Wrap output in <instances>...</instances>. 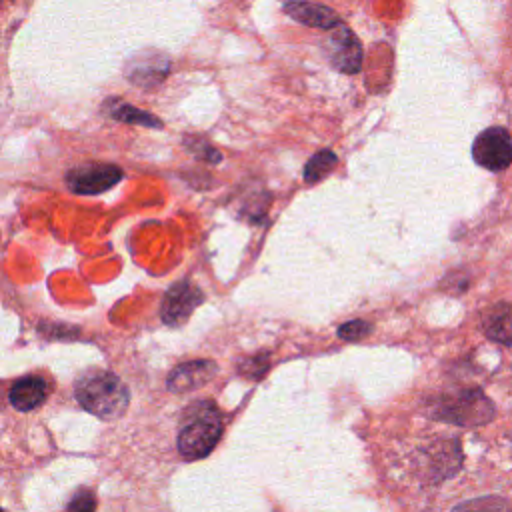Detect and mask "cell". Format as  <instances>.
<instances>
[{
	"label": "cell",
	"instance_id": "11",
	"mask_svg": "<svg viewBox=\"0 0 512 512\" xmlns=\"http://www.w3.org/2000/svg\"><path fill=\"white\" fill-rule=\"evenodd\" d=\"M46 392H48V384L44 378L24 376L12 384V388L8 392V400L16 410L30 412L44 402Z\"/></svg>",
	"mask_w": 512,
	"mask_h": 512
},
{
	"label": "cell",
	"instance_id": "15",
	"mask_svg": "<svg viewBox=\"0 0 512 512\" xmlns=\"http://www.w3.org/2000/svg\"><path fill=\"white\" fill-rule=\"evenodd\" d=\"M338 158L332 150H320L316 152L304 166V180L306 182H318L320 178H324L334 166H336Z\"/></svg>",
	"mask_w": 512,
	"mask_h": 512
},
{
	"label": "cell",
	"instance_id": "16",
	"mask_svg": "<svg viewBox=\"0 0 512 512\" xmlns=\"http://www.w3.org/2000/svg\"><path fill=\"white\" fill-rule=\"evenodd\" d=\"M370 332H372V326L364 320H350V322L338 326V336L342 340H360Z\"/></svg>",
	"mask_w": 512,
	"mask_h": 512
},
{
	"label": "cell",
	"instance_id": "6",
	"mask_svg": "<svg viewBox=\"0 0 512 512\" xmlns=\"http://www.w3.org/2000/svg\"><path fill=\"white\" fill-rule=\"evenodd\" d=\"M122 178V170L116 164L90 162L72 168L66 174V184L74 194H100L110 190Z\"/></svg>",
	"mask_w": 512,
	"mask_h": 512
},
{
	"label": "cell",
	"instance_id": "17",
	"mask_svg": "<svg viewBox=\"0 0 512 512\" xmlns=\"http://www.w3.org/2000/svg\"><path fill=\"white\" fill-rule=\"evenodd\" d=\"M66 512H96V498L90 490H78L68 506H66Z\"/></svg>",
	"mask_w": 512,
	"mask_h": 512
},
{
	"label": "cell",
	"instance_id": "9",
	"mask_svg": "<svg viewBox=\"0 0 512 512\" xmlns=\"http://www.w3.org/2000/svg\"><path fill=\"white\" fill-rule=\"evenodd\" d=\"M126 76L138 86L158 84L168 72V58L156 52H140L130 62H126Z\"/></svg>",
	"mask_w": 512,
	"mask_h": 512
},
{
	"label": "cell",
	"instance_id": "1",
	"mask_svg": "<svg viewBox=\"0 0 512 512\" xmlns=\"http://www.w3.org/2000/svg\"><path fill=\"white\" fill-rule=\"evenodd\" d=\"M74 394L84 410L102 420L122 416L130 400V392L124 382L116 374L102 368L86 370L78 378Z\"/></svg>",
	"mask_w": 512,
	"mask_h": 512
},
{
	"label": "cell",
	"instance_id": "7",
	"mask_svg": "<svg viewBox=\"0 0 512 512\" xmlns=\"http://www.w3.org/2000/svg\"><path fill=\"white\" fill-rule=\"evenodd\" d=\"M204 300L200 288H196L192 282L182 280L176 282L164 296L160 316L168 326L184 324L188 316L194 312V308Z\"/></svg>",
	"mask_w": 512,
	"mask_h": 512
},
{
	"label": "cell",
	"instance_id": "2",
	"mask_svg": "<svg viewBox=\"0 0 512 512\" xmlns=\"http://www.w3.org/2000/svg\"><path fill=\"white\" fill-rule=\"evenodd\" d=\"M428 414L440 422L476 428L494 420L496 406L482 388H460L430 400Z\"/></svg>",
	"mask_w": 512,
	"mask_h": 512
},
{
	"label": "cell",
	"instance_id": "8",
	"mask_svg": "<svg viewBox=\"0 0 512 512\" xmlns=\"http://www.w3.org/2000/svg\"><path fill=\"white\" fill-rule=\"evenodd\" d=\"M480 330L488 340L512 348V304L496 302L486 308L480 318Z\"/></svg>",
	"mask_w": 512,
	"mask_h": 512
},
{
	"label": "cell",
	"instance_id": "3",
	"mask_svg": "<svg viewBox=\"0 0 512 512\" xmlns=\"http://www.w3.org/2000/svg\"><path fill=\"white\" fill-rule=\"evenodd\" d=\"M222 436V418L212 402L200 400L188 406L180 432L178 450L186 460H198L212 452Z\"/></svg>",
	"mask_w": 512,
	"mask_h": 512
},
{
	"label": "cell",
	"instance_id": "14",
	"mask_svg": "<svg viewBox=\"0 0 512 512\" xmlns=\"http://www.w3.org/2000/svg\"><path fill=\"white\" fill-rule=\"evenodd\" d=\"M512 506L506 498L490 494V496H478L472 500H464L456 504L450 512H510Z\"/></svg>",
	"mask_w": 512,
	"mask_h": 512
},
{
	"label": "cell",
	"instance_id": "10",
	"mask_svg": "<svg viewBox=\"0 0 512 512\" xmlns=\"http://www.w3.org/2000/svg\"><path fill=\"white\" fill-rule=\"evenodd\" d=\"M216 374V364L212 360H194L176 366L168 374V390L170 392H188L212 380Z\"/></svg>",
	"mask_w": 512,
	"mask_h": 512
},
{
	"label": "cell",
	"instance_id": "12",
	"mask_svg": "<svg viewBox=\"0 0 512 512\" xmlns=\"http://www.w3.org/2000/svg\"><path fill=\"white\" fill-rule=\"evenodd\" d=\"M284 10L288 16L294 20L312 26V28H322V30H332L340 26V18L334 10H330L324 4H314V2H286Z\"/></svg>",
	"mask_w": 512,
	"mask_h": 512
},
{
	"label": "cell",
	"instance_id": "5",
	"mask_svg": "<svg viewBox=\"0 0 512 512\" xmlns=\"http://www.w3.org/2000/svg\"><path fill=\"white\" fill-rule=\"evenodd\" d=\"M324 52L330 60V64L344 72V74H356L362 66V44L356 38V34L340 24L332 28L324 40Z\"/></svg>",
	"mask_w": 512,
	"mask_h": 512
},
{
	"label": "cell",
	"instance_id": "13",
	"mask_svg": "<svg viewBox=\"0 0 512 512\" xmlns=\"http://www.w3.org/2000/svg\"><path fill=\"white\" fill-rule=\"evenodd\" d=\"M104 112L114 118V120H120V122H128V124H142V126H148V128H162V120H158L156 116L144 112V110H138L118 98H108L104 102Z\"/></svg>",
	"mask_w": 512,
	"mask_h": 512
},
{
	"label": "cell",
	"instance_id": "4",
	"mask_svg": "<svg viewBox=\"0 0 512 512\" xmlns=\"http://www.w3.org/2000/svg\"><path fill=\"white\" fill-rule=\"evenodd\" d=\"M472 158L490 172H502L512 164V136L504 126L484 128L472 142Z\"/></svg>",
	"mask_w": 512,
	"mask_h": 512
}]
</instances>
